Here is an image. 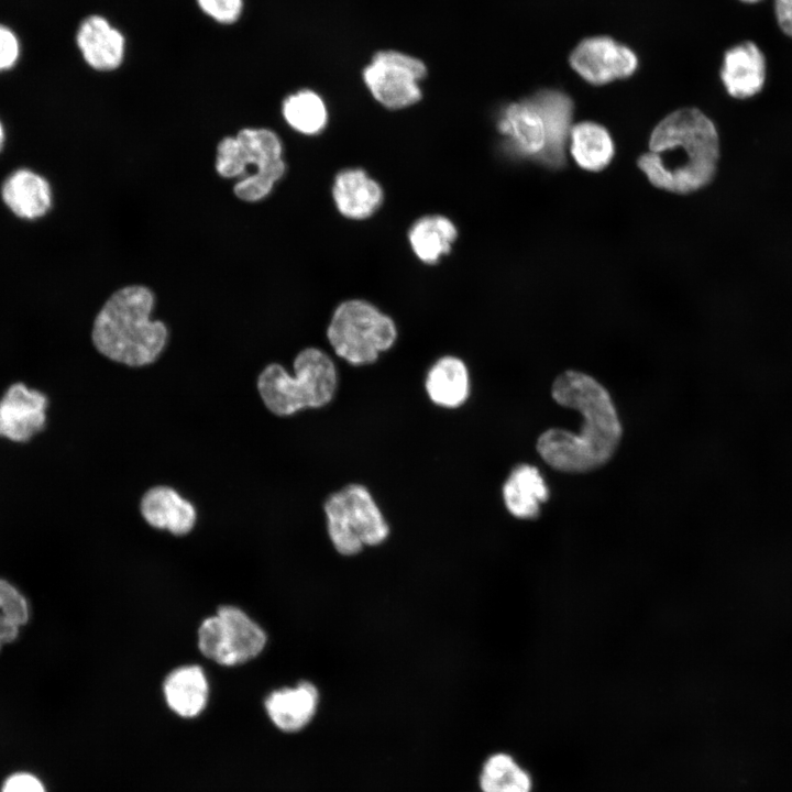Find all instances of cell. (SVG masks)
I'll return each mask as SVG.
<instances>
[{
  "label": "cell",
  "mask_w": 792,
  "mask_h": 792,
  "mask_svg": "<svg viewBox=\"0 0 792 792\" xmlns=\"http://www.w3.org/2000/svg\"><path fill=\"white\" fill-rule=\"evenodd\" d=\"M552 398L561 406L576 409L583 417L580 433L552 428L537 440V451L551 468L566 473H583L604 465L615 453L623 428L606 388L594 377L573 370L557 376Z\"/></svg>",
  "instance_id": "6da1fadb"
},
{
  "label": "cell",
  "mask_w": 792,
  "mask_h": 792,
  "mask_svg": "<svg viewBox=\"0 0 792 792\" xmlns=\"http://www.w3.org/2000/svg\"><path fill=\"white\" fill-rule=\"evenodd\" d=\"M649 152L638 158L649 182L676 194H689L707 185L719 158V140L714 123L694 108L667 116L653 129Z\"/></svg>",
  "instance_id": "7a4b0ae2"
},
{
  "label": "cell",
  "mask_w": 792,
  "mask_h": 792,
  "mask_svg": "<svg viewBox=\"0 0 792 792\" xmlns=\"http://www.w3.org/2000/svg\"><path fill=\"white\" fill-rule=\"evenodd\" d=\"M155 297L143 285L116 290L97 314L91 340L97 351L111 361L132 367L145 366L158 358L167 341V328L152 320Z\"/></svg>",
  "instance_id": "3957f363"
},
{
  "label": "cell",
  "mask_w": 792,
  "mask_h": 792,
  "mask_svg": "<svg viewBox=\"0 0 792 792\" xmlns=\"http://www.w3.org/2000/svg\"><path fill=\"white\" fill-rule=\"evenodd\" d=\"M294 375L279 363H270L258 374L256 388L265 407L278 417L329 405L337 393L339 374L332 358L322 349L307 346L293 361Z\"/></svg>",
  "instance_id": "277c9868"
},
{
  "label": "cell",
  "mask_w": 792,
  "mask_h": 792,
  "mask_svg": "<svg viewBox=\"0 0 792 792\" xmlns=\"http://www.w3.org/2000/svg\"><path fill=\"white\" fill-rule=\"evenodd\" d=\"M215 167L223 178L241 177L233 187L240 200L260 201L285 173L280 139L270 129L244 128L219 142Z\"/></svg>",
  "instance_id": "5b68a950"
},
{
  "label": "cell",
  "mask_w": 792,
  "mask_h": 792,
  "mask_svg": "<svg viewBox=\"0 0 792 792\" xmlns=\"http://www.w3.org/2000/svg\"><path fill=\"white\" fill-rule=\"evenodd\" d=\"M394 319L364 299L341 301L329 319L326 339L334 354L351 366H367L397 342Z\"/></svg>",
  "instance_id": "8992f818"
},
{
  "label": "cell",
  "mask_w": 792,
  "mask_h": 792,
  "mask_svg": "<svg viewBox=\"0 0 792 792\" xmlns=\"http://www.w3.org/2000/svg\"><path fill=\"white\" fill-rule=\"evenodd\" d=\"M323 512L329 539L342 556H354L364 547L378 546L389 535L385 516L363 484L349 483L328 495Z\"/></svg>",
  "instance_id": "52a82bcc"
},
{
  "label": "cell",
  "mask_w": 792,
  "mask_h": 792,
  "mask_svg": "<svg viewBox=\"0 0 792 792\" xmlns=\"http://www.w3.org/2000/svg\"><path fill=\"white\" fill-rule=\"evenodd\" d=\"M266 644L264 630L244 612L222 606L206 618L198 630V646L204 656L223 664L234 666L255 658Z\"/></svg>",
  "instance_id": "ba28073f"
},
{
  "label": "cell",
  "mask_w": 792,
  "mask_h": 792,
  "mask_svg": "<svg viewBox=\"0 0 792 792\" xmlns=\"http://www.w3.org/2000/svg\"><path fill=\"white\" fill-rule=\"evenodd\" d=\"M425 63L396 50L376 52L364 67L362 77L374 99L388 109L417 103L422 92L419 82L427 76Z\"/></svg>",
  "instance_id": "9c48e42d"
},
{
  "label": "cell",
  "mask_w": 792,
  "mask_h": 792,
  "mask_svg": "<svg viewBox=\"0 0 792 792\" xmlns=\"http://www.w3.org/2000/svg\"><path fill=\"white\" fill-rule=\"evenodd\" d=\"M569 63L585 81L595 86L627 78L638 67L635 52L609 36L584 38L571 52Z\"/></svg>",
  "instance_id": "30bf717a"
},
{
  "label": "cell",
  "mask_w": 792,
  "mask_h": 792,
  "mask_svg": "<svg viewBox=\"0 0 792 792\" xmlns=\"http://www.w3.org/2000/svg\"><path fill=\"white\" fill-rule=\"evenodd\" d=\"M497 128L509 152L540 161L547 147V128L530 97L505 107L499 113Z\"/></svg>",
  "instance_id": "8fae6325"
},
{
  "label": "cell",
  "mask_w": 792,
  "mask_h": 792,
  "mask_svg": "<svg viewBox=\"0 0 792 792\" xmlns=\"http://www.w3.org/2000/svg\"><path fill=\"white\" fill-rule=\"evenodd\" d=\"M46 396L22 383L11 385L0 399V437L25 442L46 420Z\"/></svg>",
  "instance_id": "7c38bea8"
},
{
  "label": "cell",
  "mask_w": 792,
  "mask_h": 792,
  "mask_svg": "<svg viewBox=\"0 0 792 792\" xmlns=\"http://www.w3.org/2000/svg\"><path fill=\"white\" fill-rule=\"evenodd\" d=\"M766 74L765 55L754 42H741L724 55L721 78L728 95L734 98L757 95L763 88Z\"/></svg>",
  "instance_id": "4fadbf2b"
},
{
  "label": "cell",
  "mask_w": 792,
  "mask_h": 792,
  "mask_svg": "<svg viewBox=\"0 0 792 792\" xmlns=\"http://www.w3.org/2000/svg\"><path fill=\"white\" fill-rule=\"evenodd\" d=\"M547 128V147L540 163L550 168H560L565 162V145L571 132L573 103L568 95L556 89H543L532 96Z\"/></svg>",
  "instance_id": "5bb4252c"
},
{
  "label": "cell",
  "mask_w": 792,
  "mask_h": 792,
  "mask_svg": "<svg viewBox=\"0 0 792 792\" xmlns=\"http://www.w3.org/2000/svg\"><path fill=\"white\" fill-rule=\"evenodd\" d=\"M77 45L85 62L96 70H113L124 58L123 34L100 15H90L79 25Z\"/></svg>",
  "instance_id": "9a60e30c"
},
{
  "label": "cell",
  "mask_w": 792,
  "mask_h": 792,
  "mask_svg": "<svg viewBox=\"0 0 792 792\" xmlns=\"http://www.w3.org/2000/svg\"><path fill=\"white\" fill-rule=\"evenodd\" d=\"M265 710L273 724L282 732L304 729L315 717L319 705V691L309 681L273 691L265 700Z\"/></svg>",
  "instance_id": "2e32d148"
},
{
  "label": "cell",
  "mask_w": 792,
  "mask_h": 792,
  "mask_svg": "<svg viewBox=\"0 0 792 792\" xmlns=\"http://www.w3.org/2000/svg\"><path fill=\"white\" fill-rule=\"evenodd\" d=\"M424 386L433 405L444 409L463 406L471 391V377L465 361L453 354L440 356L427 371Z\"/></svg>",
  "instance_id": "e0dca14e"
},
{
  "label": "cell",
  "mask_w": 792,
  "mask_h": 792,
  "mask_svg": "<svg viewBox=\"0 0 792 792\" xmlns=\"http://www.w3.org/2000/svg\"><path fill=\"white\" fill-rule=\"evenodd\" d=\"M332 196L340 213L355 220L371 217L383 201L382 187L361 168L337 174Z\"/></svg>",
  "instance_id": "ac0fdd59"
},
{
  "label": "cell",
  "mask_w": 792,
  "mask_h": 792,
  "mask_svg": "<svg viewBox=\"0 0 792 792\" xmlns=\"http://www.w3.org/2000/svg\"><path fill=\"white\" fill-rule=\"evenodd\" d=\"M141 514L151 526L177 536L189 532L196 521L191 503L165 485L154 486L144 493Z\"/></svg>",
  "instance_id": "d6986e66"
},
{
  "label": "cell",
  "mask_w": 792,
  "mask_h": 792,
  "mask_svg": "<svg viewBox=\"0 0 792 792\" xmlns=\"http://www.w3.org/2000/svg\"><path fill=\"white\" fill-rule=\"evenodd\" d=\"M1 197L7 207L23 219L40 218L52 206L47 180L26 168L16 169L4 180Z\"/></svg>",
  "instance_id": "ffe728a7"
},
{
  "label": "cell",
  "mask_w": 792,
  "mask_h": 792,
  "mask_svg": "<svg viewBox=\"0 0 792 792\" xmlns=\"http://www.w3.org/2000/svg\"><path fill=\"white\" fill-rule=\"evenodd\" d=\"M506 509L516 518L537 517L540 506L549 496L548 486L539 470L530 464H518L502 487Z\"/></svg>",
  "instance_id": "44dd1931"
},
{
  "label": "cell",
  "mask_w": 792,
  "mask_h": 792,
  "mask_svg": "<svg viewBox=\"0 0 792 792\" xmlns=\"http://www.w3.org/2000/svg\"><path fill=\"white\" fill-rule=\"evenodd\" d=\"M163 690L169 708L182 717L197 716L208 701V682L198 666H184L172 671Z\"/></svg>",
  "instance_id": "7402d4cb"
},
{
  "label": "cell",
  "mask_w": 792,
  "mask_h": 792,
  "mask_svg": "<svg viewBox=\"0 0 792 792\" xmlns=\"http://www.w3.org/2000/svg\"><path fill=\"white\" fill-rule=\"evenodd\" d=\"M457 237L453 222L440 215L421 217L408 232L415 255L426 264H436L442 255L448 254Z\"/></svg>",
  "instance_id": "603a6c76"
},
{
  "label": "cell",
  "mask_w": 792,
  "mask_h": 792,
  "mask_svg": "<svg viewBox=\"0 0 792 792\" xmlns=\"http://www.w3.org/2000/svg\"><path fill=\"white\" fill-rule=\"evenodd\" d=\"M571 154L576 164L586 170L598 172L612 161L615 148L608 131L595 122H581L570 132Z\"/></svg>",
  "instance_id": "cb8c5ba5"
},
{
  "label": "cell",
  "mask_w": 792,
  "mask_h": 792,
  "mask_svg": "<svg viewBox=\"0 0 792 792\" xmlns=\"http://www.w3.org/2000/svg\"><path fill=\"white\" fill-rule=\"evenodd\" d=\"M482 792H531L530 774L506 752L487 757L479 774Z\"/></svg>",
  "instance_id": "d4e9b609"
},
{
  "label": "cell",
  "mask_w": 792,
  "mask_h": 792,
  "mask_svg": "<svg viewBox=\"0 0 792 792\" xmlns=\"http://www.w3.org/2000/svg\"><path fill=\"white\" fill-rule=\"evenodd\" d=\"M282 112L290 128L306 135L321 132L328 121L324 101L310 89H301L286 97Z\"/></svg>",
  "instance_id": "484cf974"
},
{
  "label": "cell",
  "mask_w": 792,
  "mask_h": 792,
  "mask_svg": "<svg viewBox=\"0 0 792 792\" xmlns=\"http://www.w3.org/2000/svg\"><path fill=\"white\" fill-rule=\"evenodd\" d=\"M30 617L25 596L9 581L0 578V649L12 642Z\"/></svg>",
  "instance_id": "4316f807"
},
{
  "label": "cell",
  "mask_w": 792,
  "mask_h": 792,
  "mask_svg": "<svg viewBox=\"0 0 792 792\" xmlns=\"http://www.w3.org/2000/svg\"><path fill=\"white\" fill-rule=\"evenodd\" d=\"M199 8L222 24L235 22L242 12V0H197Z\"/></svg>",
  "instance_id": "83f0119b"
},
{
  "label": "cell",
  "mask_w": 792,
  "mask_h": 792,
  "mask_svg": "<svg viewBox=\"0 0 792 792\" xmlns=\"http://www.w3.org/2000/svg\"><path fill=\"white\" fill-rule=\"evenodd\" d=\"M0 792H47L43 781L26 771L11 773L2 783Z\"/></svg>",
  "instance_id": "f1b7e54d"
},
{
  "label": "cell",
  "mask_w": 792,
  "mask_h": 792,
  "mask_svg": "<svg viewBox=\"0 0 792 792\" xmlns=\"http://www.w3.org/2000/svg\"><path fill=\"white\" fill-rule=\"evenodd\" d=\"M19 57V42L14 33L0 24V70L11 68Z\"/></svg>",
  "instance_id": "f546056e"
},
{
  "label": "cell",
  "mask_w": 792,
  "mask_h": 792,
  "mask_svg": "<svg viewBox=\"0 0 792 792\" xmlns=\"http://www.w3.org/2000/svg\"><path fill=\"white\" fill-rule=\"evenodd\" d=\"M774 13L780 30L792 37V3L774 0Z\"/></svg>",
  "instance_id": "4dcf8cb0"
},
{
  "label": "cell",
  "mask_w": 792,
  "mask_h": 792,
  "mask_svg": "<svg viewBox=\"0 0 792 792\" xmlns=\"http://www.w3.org/2000/svg\"><path fill=\"white\" fill-rule=\"evenodd\" d=\"M3 141H4V131H3L2 124H1V122H0V151H1L2 145H3Z\"/></svg>",
  "instance_id": "1f68e13d"
},
{
  "label": "cell",
  "mask_w": 792,
  "mask_h": 792,
  "mask_svg": "<svg viewBox=\"0 0 792 792\" xmlns=\"http://www.w3.org/2000/svg\"><path fill=\"white\" fill-rule=\"evenodd\" d=\"M741 1H744V2H746V3H757V2H759V1H761V0H741Z\"/></svg>",
  "instance_id": "d6a6232c"
},
{
  "label": "cell",
  "mask_w": 792,
  "mask_h": 792,
  "mask_svg": "<svg viewBox=\"0 0 792 792\" xmlns=\"http://www.w3.org/2000/svg\"><path fill=\"white\" fill-rule=\"evenodd\" d=\"M777 1H781V2H784V3H792V0H777Z\"/></svg>",
  "instance_id": "836d02e7"
}]
</instances>
